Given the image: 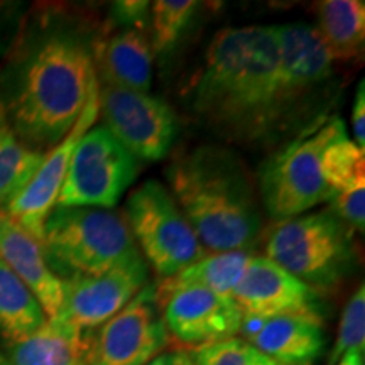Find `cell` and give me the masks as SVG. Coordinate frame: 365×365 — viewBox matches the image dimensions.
Listing matches in <instances>:
<instances>
[{"mask_svg":"<svg viewBox=\"0 0 365 365\" xmlns=\"http://www.w3.org/2000/svg\"><path fill=\"white\" fill-rule=\"evenodd\" d=\"M346 135L339 115H318L281 145L259 171V195L272 220L284 222L330 202L323 176L325 150Z\"/></svg>","mask_w":365,"mask_h":365,"instance_id":"5","label":"cell"},{"mask_svg":"<svg viewBox=\"0 0 365 365\" xmlns=\"http://www.w3.org/2000/svg\"><path fill=\"white\" fill-rule=\"evenodd\" d=\"M93 333L70 325L63 318L46 319L38 330L17 340L11 365H86Z\"/></svg>","mask_w":365,"mask_h":365,"instance_id":"18","label":"cell"},{"mask_svg":"<svg viewBox=\"0 0 365 365\" xmlns=\"http://www.w3.org/2000/svg\"><path fill=\"white\" fill-rule=\"evenodd\" d=\"M352 129H354V144L365 153V83L359 81L357 91H355L354 108H352Z\"/></svg>","mask_w":365,"mask_h":365,"instance_id":"30","label":"cell"},{"mask_svg":"<svg viewBox=\"0 0 365 365\" xmlns=\"http://www.w3.org/2000/svg\"><path fill=\"white\" fill-rule=\"evenodd\" d=\"M365 175V153H362L349 135L335 140L323 156V176L330 191V200L346 182Z\"/></svg>","mask_w":365,"mask_h":365,"instance_id":"25","label":"cell"},{"mask_svg":"<svg viewBox=\"0 0 365 365\" xmlns=\"http://www.w3.org/2000/svg\"><path fill=\"white\" fill-rule=\"evenodd\" d=\"M0 259L34 294L46 318H56L63 304V282L46 261L39 240L0 212Z\"/></svg>","mask_w":365,"mask_h":365,"instance_id":"16","label":"cell"},{"mask_svg":"<svg viewBox=\"0 0 365 365\" xmlns=\"http://www.w3.org/2000/svg\"><path fill=\"white\" fill-rule=\"evenodd\" d=\"M46 319L34 294L0 259V335L14 344L38 330Z\"/></svg>","mask_w":365,"mask_h":365,"instance_id":"22","label":"cell"},{"mask_svg":"<svg viewBox=\"0 0 365 365\" xmlns=\"http://www.w3.org/2000/svg\"><path fill=\"white\" fill-rule=\"evenodd\" d=\"M148 264L140 262L100 276L61 281L63 304L56 318L83 331L100 328L148 284Z\"/></svg>","mask_w":365,"mask_h":365,"instance_id":"14","label":"cell"},{"mask_svg":"<svg viewBox=\"0 0 365 365\" xmlns=\"http://www.w3.org/2000/svg\"><path fill=\"white\" fill-rule=\"evenodd\" d=\"M103 83L149 93L153 85V46L144 31L122 29L95 53Z\"/></svg>","mask_w":365,"mask_h":365,"instance_id":"19","label":"cell"},{"mask_svg":"<svg viewBox=\"0 0 365 365\" xmlns=\"http://www.w3.org/2000/svg\"><path fill=\"white\" fill-rule=\"evenodd\" d=\"M259 322L247 333V341L281 365H313L325 352L327 335L318 314H282Z\"/></svg>","mask_w":365,"mask_h":365,"instance_id":"17","label":"cell"},{"mask_svg":"<svg viewBox=\"0 0 365 365\" xmlns=\"http://www.w3.org/2000/svg\"><path fill=\"white\" fill-rule=\"evenodd\" d=\"M250 257L252 254L244 250L205 254L200 261L182 269L176 276L163 279L161 284L156 286L158 296H164L181 287H205L218 294L232 296L247 269Z\"/></svg>","mask_w":365,"mask_h":365,"instance_id":"21","label":"cell"},{"mask_svg":"<svg viewBox=\"0 0 365 365\" xmlns=\"http://www.w3.org/2000/svg\"><path fill=\"white\" fill-rule=\"evenodd\" d=\"M266 257L313 289H331L357 262L354 230L330 208L277 222Z\"/></svg>","mask_w":365,"mask_h":365,"instance_id":"6","label":"cell"},{"mask_svg":"<svg viewBox=\"0 0 365 365\" xmlns=\"http://www.w3.org/2000/svg\"><path fill=\"white\" fill-rule=\"evenodd\" d=\"M98 117V81L91 88L83 112L61 143L44 154L39 170L36 171L29 185L22 190L14 202L6 208L7 215L29 235L41 242L46 218L56 207L59 191L65 182L73 153L83 134L95 124Z\"/></svg>","mask_w":365,"mask_h":365,"instance_id":"13","label":"cell"},{"mask_svg":"<svg viewBox=\"0 0 365 365\" xmlns=\"http://www.w3.org/2000/svg\"><path fill=\"white\" fill-rule=\"evenodd\" d=\"M98 112L103 125L139 161L166 158L180 130L175 112L161 98L107 83H98Z\"/></svg>","mask_w":365,"mask_h":365,"instance_id":"9","label":"cell"},{"mask_svg":"<svg viewBox=\"0 0 365 365\" xmlns=\"http://www.w3.org/2000/svg\"><path fill=\"white\" fill-rule=\"evenodd\" d=\"M170 341L156 284H145L91 340L86 365H148Z\"/></svg>","mask_w":365,"mask_h":365,"instance_id":"10","label":"cell"},{"mask_svg":"<svg viewBox=\"0 0 365 365\" xmlns=\"http://www.w3.org/2000/svg\"><path fill=\"white\" fill-rule=\"evenodd\" d=\"M193 365H281L244 339H227L190 352Z\"/></svg>","mask_w":365,"mask_h":365,"instance_id":"26","label":"cell"},{"mask_svg":"<svg viewBox=\"0 0 365 365\" xmlns=\"http://www.w3.org/2000/svg\"><path fill=\"white\" fill-rule=\"evenodd\" d=\"M97 48L70 27L46 31L26 49L9 81L6 118L29 148L61 143L83 112L98 81Z\"/></svg>","mask_w":365,"mask_h":365,"instance_id":"2","label":"cell"},{"mask_svg":"<svg viewBox=\"0 0 365 365\" xmlns=\"http://www.w3.org/2000/svg\"><path fill=\"white\" fill-rule=\"evenodd\" d=\"M125 222L137 247L161 279L176 276L203 257L198 235L163 182L149 180L125 203Z\"/></svg>","mask_w":365,"mask_h":365,"instance_id":"7","label":"cell"},{"mask_svg":"<svg viewBox=\"0 0 365 365\" xmlns=\"http://www.w3.org/2000/svg\"><path fill=\"white\" fill-rule=\"evenodd\" d=\"M317 11V31L333 61H352L362 56L365 41L362 0H323Z\"/></svg>","mask_w":365,"mask_h":365,"instance_id":"20","label":"cell"},{"mask_svg":"<svg viewBox=\"0 0 365 365\" xmlns=\"http://www.w3.org/2000/svg\"><path fill=\"white\" fill-rule=\"evenodd\" d=\"M43 159V150L21 143L0 108V207L7 208L22 193Z\"/></svg>","mask_w":365,"mask_h":365,"instance_id":"23","label":"cell"},{"mask_svg":"<svg viewBox=\"0 0 365 365\" xmlns=\"http://www.w3.org/2000/svg\"><path fill=\"white\" fill-rule=\"evenodd\" d=\"M112 21L124 29L145 31L150 22V2L145 0H118L112 4Z\"/></svg>","mask_w":365,"mask_h":365,"instance_id":"29","label":"cell"},{"mask_svg":"<svg viewBox=\"0 0 365 365\" xmlns=\"http://www.w3.org/2000/svg\"><path fill=\"white\" fill-rule=\"evenodd\" d=\"M279 36V90L277 115L279 125L301 112L330 81L333 59L319 38L317 27L304 22L277 26Z\"/></svg>","mask_w":365,"mask_h":365,"instance_id":"11","label":"cell"},{"mask_svg":"<svg viewBox=\"0 0 365 365\" xmlns=\"http://www.w3.org/2000/svg\"><path fill=\"white\" fill-rule=\"evenodd\" d=\"M335 365H365L362 350H350Z\"/></svg>","mask_w":365,"mask_h":365,"instance_id":"31","label":"cell"},{"mask_svg":"<svg viewBox=\"0 0 365 365\" xmlns=\"http://www.w3.org/2000/svg\"><path fill=\"white\" fill-rule=\"evenodd\" d=\"M173 357H175V365H193L188 352L178 350V352H173Z\"/></svg>","mask_w":365,"mask_h":365,"instance_id":"33","label":"cell"},{"mask_svg":"<svg viewBox=\"0 0 365 365\" xmlns=\"http://www.w3.org/2000/svg\"><path fill=\"white\" fill-rule=\"evenodd\" d=\"M158 299L168 333L195 349L234 339L244 327L234 298L205 287H181Z\"/></svg>","mask_w":365,"mask_h":365,"instance_id":"12","label":"cell"},{"mask_svg":"<svg viewBox=\"0 0 365 365\" xmlns=\"http://www.w3.org/2000/svg\"><path fill=\"white\" fill-rule=\"evenodd\" d=\"M173 198L210 252H249L262 217L244 163L230 149L200 145L173 159L166 170Z\"/></svg>","mask_w":365,"mask_h":365,"instance_id":"3","label":"cell"},{"mask_svg":"<svg viewBox=\"0 0 365 365\" xmlns=\"http://www.w3.org/2000/svg\"><path fill=\"white\" fill-rule=\"evenodd\" d=\"M350 350L365 352V286L360 282L341 313L339 331L327 365H335Z\"/></svg>","mask_w":365,"mask_h":365,"instance_id":"27","label":"cell"},{"mask_svg":"<svg viewBox=\"0 0 365 365\" xmlns=\"http://www.w3.org/2000/svg\"><path fill=\"white\" fill-rule=\"evenodd\" d=\"M148 365H175V357L173 352H163L156 359H153Z\"/></svg>","mask_w":365,"mask_h":365,"instance_id":"32","label":"cell"},{"mask_svg":"<svg viewBox=\"0 0 365 365\" xmlns=\"http://www.w3.org/2000/svg\"><path fill=\"white\" fill-rule=\"evenodd\" d=\"M330 210L339 215L354 232L364 234L365 230V175L357 176L355 180L336 191L330 200Z\"/></svg>","mask_w":365,"mask_h":365,"instance_id":"28","label":"cell"},{"mask_svg":"<svg viewBox=\"0 0 365 365\" xmlns=\"http://www.w3.org/2000/svg\"><path fill=\"white\" fill-rule=\"evenodd\" d=\"M198 4L193 0H156L150 4L153 53L168 54L188 27Z\"/></svg>","mask_w":365,"mask_h":365,"instance_id":"24","label":"cell"},{"mask_svg":"<svg viewBox=\"0 0 365 365\" xmlns=\"http://www.w3.org/2000/svg\"><path fill=\"white\" fill-rule=\"evenodd\" d=\"M232 298L244 318L267 319L282 314H318L317 289L304 284L266 255H252Z\"/></svg>","mask_w":365,"mask_h":365,"instance_id":"15","label":"cell"},{"mask_svg":"<svg viewBox=\"0 0 365 365\" xmlns=\"http://www.w3.org/2000/svg\"><path fill=\"white\" fill-rule=\"evenodd\" d=\"M39 244L61 281L145 262L125 218L112 208L54 207Z\"/></svg>","mask_w":365,"mask_h":365,"instance_id":"4","label":"cell"},{"mask_svg":"<svg viewBox=\"0 0 365 365\" xmlns=\"http://www.w3.org/2000/svg\"><path fill=\"white\" fill-rule=\"evenodd\" d=\"M277 26L228 27L210 43L191 105L217 134L261 140L279 127Z\"/></svg>","mask_w":365,"mask_h":365,"instance_id":"1","label":"cell"},{"mask_svg":"<svg viewBox=\"0 0 365 365\" xmlns=\"http://www.w3.org/2000/svg\"><path fill=\"white\" fill-rule=\"evenodd\" d=\"M139 170V159L107 127H91L76 144L56 207L113 208Z\"/></svg>","mask_w":365,"mask_h":365,"instance_id":"8","label":"cell"}]
</instances>
